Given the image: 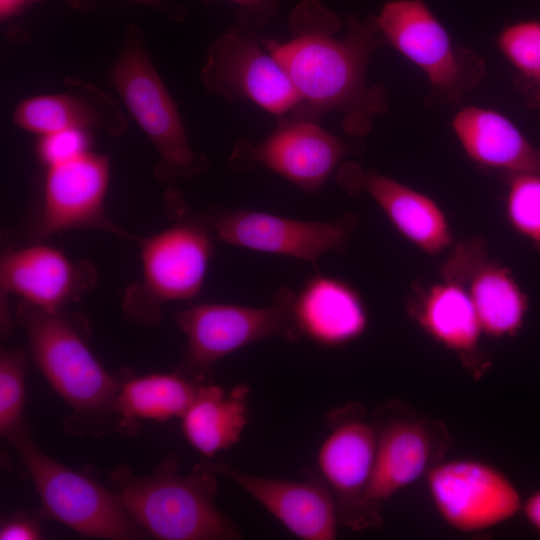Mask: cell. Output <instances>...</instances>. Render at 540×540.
I'll return each mask as SVG.
<instances>
[{"instance_id":"5bb4252c","label":"cell","mask_w":540,"mask_h":540,"mask_svg":"<svg viewBox=\"0 0 540 540\" xmlns=\"http://www.w3.org/2000/svg\"><path fill=\"white\" fill-rule=\"evenodd\" d=\"M432 501L448 525L481 531L517 514L522 503L513 482L496 468L475 460L434 466L427 475Z\"/></svg>"},{"instance_id":"83f0119b","label":"cell","mask_w":540,"mask_h":540,"mask_svg":"<svg viewBox=\"0 0 540 540\" xmlns=\"http://www.w3.org/2000/svg\"><path fill=\"white\" fill-rule=\"evenodd\" d=\"M496 43L520 74L540 80V20H520L503 27Z\"/></svg>"},{"instance_id":"d6986e66","label":"cell","mask_w":540,"mask_h":540,"mask_svg":"<svg viewBox=\"0 0 540 540\" xmlns=\"http://www.w3.org/2000/svg\"><path fill=\"white\" fill-rule=\"evenodd\" d=\"M478 242L458 246L447 261L444 274L466 288L483 332L493 337L515 334L522 326L527 300L511 273L485 259Z\"/></svg>"},{"instance_id":"8fae6325","label":"cell","mask_w":540,"mask_h":540,"mask_svg":"<svg viewBox=\"0 0 540 540\" xmlns=\"http://www.w3.org/2000/svg\"><path fill=\"white\" fill-rule=\"evenodd\" d=\"M108 155L84 152L46 167L42 195L29 234L34 242L75 230H97L137 240L105 211L109 186Z\"/></svg>"},{"instance_id":"e575fe53","label":"cell","mask_w":540,"mask_h":540,"mask_svg":"<svg viewBox=\"0 0 540 540\" xmlns=\"http://www.w3.org/2000/svg\"><path fill=\"white\" fill-rule=\"evenodd\" d=\"M538 82H539V97H540V80Z\"/></svg>"},{"instance_id":"ac0fdd59","label":"cell","mask_w":540,"mask_h":540,"mask_svg":"<svg viewBox=\"0 0 540 540\" xmlns=\"http://www.w3.org/2000/svg\"><path fill=\"white\" fill-rule=\"evenodd\" d=\"M12 120L16 126L40 136L76 129L117 137L129 125L112 96L93 84L72 77L64 79L62 92L20 101Z\"/></svg>"},{"instance_id":"d6a6232c","label":"cell","mask_w":540,"mask_h":540,"mask_svg":"<svg viewBox=\"0 0 540 540\" xmlns=\"http://www.w3.org/2000/svg\"><path fill=\"white\" fill-rule=\"evenodd\" d=\"M40 0H0V19L6 22L21 15L28 7Z\"/></svg>"},{"instance_id":"f546056e","label":"cell","mask_w":540,"mask_h":540,"mask_svg":"<svg viewBox=\"0 0 540 540\" xmlns=\"http://www.w3.org/2000/svg\"><path fill=\"white\" fill-rule=\"evenodd\" d=\"M211 1V0H203ZM237 7L238 25L258 32L277 13L282 0H223Z\"/></svg>"},{"instance_id":"2e32d148","label":"cell","mask_w":540,"mask_h":540,"mask_svg":"<svg viewBox=\"0 0 540 540\" xmlns=\"http://www.w3.org/2000/svg\"><path fill=\"white\" fill-rule=\"evenodd\" d=\"M335 179L349 194L372 198L393 226L422 251L437 254L452 244L448 220L429 196L355 161L343 162Z\"/></svg>"},{"instance_id":"3957f363","label":"cell","mask_w":540,"mask_h":540,"mask_svg":"<svg viewBox=\"0 0 540 540\" xmlns=\"http://www.w3.org/2000/svg\"><path fill=\"white\" fill-rule=\"evenodd\" d=\"M168 455L147 475L118 465L109 472L108 488L148 536L161 540H236L242 534L215 504L217 471L198 463L188 476L178 474Z\"/></svg>"},{"instance_id":"7402d4cb","label":"cell","mask_w":540,"mask_h":540,"mask_svg":"<svg viewBox=\"0 0 540 540\" xmlns=\"http://www.w3.org/2000/svg\"><path fill=\"white\" fill-rule=\"evenodd\" d=\"M295 316L302 335L325 347L357 339L368 325L360 294L347 282L321 274L308 279L296 293Z\"/></svg>"},{"instance_id":"30bf717a","label":"cell","mask_w":540,"mask_h":540,"mask_svg":"<svg viewBox=\"0 0 540 540\" xmlns=\"http://www.w3.org/2000/svg\"><path fill=\"white\" fill-rule=\"evenodd\" d=\"M203 87L227 101H248L278 118L299 105L296 90L281 63L258 32L238 24L209 46L200 71Z\"/></svg>"},{"instance_id":"836d02e7","label":"cell","mask_w":540,"mask_h":540,"mask_svg":"<svg viewBox=\"0 0 540 540\" xmlns=\"http://www.w3.org/2000/svg\"><path fill=\"white\" fill-rule=\"evenodd\" d=\"M523 512L527 521L540 532V490L533 493L524 503Z\"/></svg>"},{"instance_id":"4316f807","label":"cell","mask_w":540,"mask_h":540,"mask_svg":"<svg viewBox=\"0 0 540 540\" xmlns=\"http://www.w3.org/2000/svg\"><path fill=\"white\" fill-rule=\"evenodd\" d=\"M507 176L506 212L509 221L523 236L540 244V174Z\"/></svg>"},{"instance_id":"8992f818","label":"cell","mask_w":540,"mask_h":540,"mask_svg":"<svg viewBox=\"0 0 540 540\" xmlns=\"http://www.w3.org/2000/svg\"><path fill=\"white\" fill-rule=\"evenodd\" d=\"M295 297L282 287L264 307L203 303L178 312L175 323L187 342L179 372L203 383L219 360L245 346L274 337L299 341Z\"/></svg>"},{"instance_id":"7a4b0ae2","label":"cell","mask_w":540,"mask_h":540,"mask_svg":"<svg viewBox=\"0 0 540 540\" xmlns=\"http://www.w3.org/2000/svg\"><path fill=\"white\" fill-rule=\"evenodd\" d=\"M16 317L26 332L33 362L72 409L66 430L102 435L115 428L114 401L121 381L90 350L85 320L66 308L48 311L23 301Z\"/></svg>"},{"instance_id":"52a82bcc","label":"cell","mask_w":540,"mask_h":540,"mask_svg":"<svg viewBox=\"0 0 540 540\" xmlns=\"http://www.w3.org/2000/svg\"><path fill=\"white\" fill-rule=\"evenodd\" d=\"M7 441L32 479L43 517L56 520L82 536L112 540L148 538L108 487L43 453L26 426Z\"/></svg>"},{"instance_id":"484cf974","label":"cell","mask_w":540,"mask_h":540,"mask_svg":"<svg viewBox=\"0 0 540 540\" xmlns=\"http://www.w3.org/2000/svg\"><path fill=\"white\" fill-rule=\"evenodd\" d=\"M27 362L16 348L0 353V434L8 438L22 429Z\"/></svg>"},{"instance_id":"4fadbf2b","label":"cell","mask_w":540,"mask_h":540,"mask_svg":"<svg viewBox=\"0 0 540 540\" xmlns=\"http://www.w3.org/2000/svg\"><path fill=\"white\" fill-rule=\"evenodd\" d=\"M326 422L329 432L319 448L317 466L338 521L352 529L371 526L380 520L366 497L377 447L375 424L355 404L333 408Z\"/></svg>"},{"instance_id":"9c48e42d","label":"cell","mask_w":540,"mask_h":540,"mask_svg":"<svg viewBox=\"0 0 540 540\" xmlns=\"http://www.w3.org/2000/svg\"><path fill=\"white\" fill-rule=\"evenodd\" d=\"M363 149L361 143L331 134L319 121L289 114L278 118L275 128L260 143L238 139L228 164L235 173L262 165L298 188L317 193L346 157Z\"/></svg>"},{"instance_id":"4dcf8cb0","label":"cell","mask_w":540,"mask_h":540,"mask_svg":"<svg viewBox=\"0 0 540 540\" xmlns=\"http://www.w3.org/2000/svg\"><path fill=\"white\" fill-rule=\"evenodd\" d=\"M40 538L41 529L37 521L24 513H15L1 522V540H37Z\"/></svg>"},{"instance_id":"277c9868","label":"cell","mask_w":540,"mask_h":540,"mask_svg":"<svg viewBox=\"0 0 540 540\" xmlns=\"http://www.w3.org/2000/svg\"><path fill=\"white\" fill-rule=\"evenodd\" d=\"M176 221L147 237H138L140 278L125 290L122 301L124 318L137 324H158L162 306L190 300L201 292L216 240L200 213L185 209L180 196Z\"/></svg>"},{"instance_id":"9a60e30c","label":"cell","mask_w":540,"mask_h":540,"mask_svg":"<svg viewBox=\"0 0 540 540\" xmlns=\"http://www.w3.org/2000/svg\"><path fill=\"white\" fill-rule=\"evenodd\" d=\"M97 280L98 272L91 262L73 260L43 241L5 250L1 256L2 295L18 296L44 310L66 308L89 292Z\"/></svg>"},{"instance_id":"7c38bea8","label":"cell","mask_w":540,"mask_h":540,"mask_svg":"<svg viewBox=\"0 0 540 540\" xmlns=\"http://www.w3.org/2000/svg\"><path fill=\"white\" fill-rule=\"evenodd\" d=\"M200 214L216 240L315 267L329 252L345 253L358 226L352 213L332 221H304L248 209L209 208Z\"/></svg>"},{"instance_id":"cb8c5ba5","label":"cell","mask_w":540,"mask_h":540,"mask_svg":"<svg viewBox=\"0 0 540 540\" xmlns=\"http://www.w3.org/2000/svg\"><path fill=\"white\" fill-rule=\"evenodd\" d=\"M410 309L423 329L446 348L461 356L477 350L483 329L461 283L444 278L421 291Z\"/></svg>"},{"instance_id":"f1b7e54d","label":"cell","mask_w":540,"mask_h":540,"mask_svg":"<svg viewBox=\"0 0 540 540\" xmlns=\"http://www.w3.org/2000/svg\"><path fill=\"white\" fill-rule=\"evenodd\" d=\"M89 132L74 129L42 135L36 144V154L45 167L69 160L90 150Z\"/></svg>"},{"instance_id":"5b68a950","label":"cell","mask_w":540,"mask_h":540,"mask_svg":"<svg viewBox=\"0 0 540 540\" xmlns=\"http://www.w3.org/2000/svg\"><path fill=\"white\" fill-rule=\"evenodd\" d=\"M108 82L153 144L155 177L175 184L206 171L211 163L190 144L178 108L155 68L142 30L126 28Z\"/></svg>"},{"instance_id":"603a6c76","label":"cell","mask_w":540,"mask_h":540,"mask_svg":"<svg viewBox=\"0 0 540 540\" xmlns=\"http://www.w3.org/2000/svg\"><path fill=\"white\" fill-rule=\"evenodd\" d=\"M249 393L246 384L226 390L216 384L200 383L181 418L182 431L190 445L207 458L235 445L250 418Z\"/></svg>"},{"instance_id":"e0dca14e","label":"cell","mask_w":540,"mask_h":540,"mask_svg":"<svg viewBox=\"0 0 540 540\" xmlns=\"http://www.w3.org/2000/svg\"><path fill=\"white\" fill-rule=\"evenodd\" d=\"M218 474L237 483L294 536L302 540H334L338 516L330 490L321 477L301 481L273 479L212 462Z\"/></svg>"},{"instance_id":"44dd1931","label":"cell","mask_w":540,"mask_h":540,"mask_svg":"<svg viewBox=\"0 0 540 540\" xmlns=\"http://www.w3.org/2000/svg\"><path fill=\"white\" fill-rule=\"evenodd\" d=\"M378 419L374 423L376 455L366 497L379 517V506L384 501L417 481L426 471L431 461L432 440L419 420L381 416Z\"/></svg>"},{"instance_id":"d4e9b609","label":"cell","mask_w":540,"mask_h":540,"mask_svg":"<svg viewBox=\"0 0 540 540\" xmlns=\"http://www.w3.org/2000/svg\"><path fill=\"white\" fill-rule=\"evenodd\" d=\"M120 381L114 401L115 429L125 434L136 432L141 420L182 418L200 384L180 372L131 376Z\"/></svg>"},{"instance_id":"1f68e13d","label":"cell","mask_w":540,"mask_h":540,"mask_svg":"<svg viewBox=\"0 0 540 540\" xmlns=\"http://www.w3.org/2000/svg\"><path fill=\"white\" fill-rule=\"evenodd\" d=\"M66 4L79 10H89L95 5V0H63ZM151 7L164 14L172 21H181L186 15V8L181 4H173L166 0H131Z\"/></svg>"},{"instance_id":"ba28073f","label":"cell","mask_w":540,"mask_h":540,"mask_svg":"<svg viewBox=\"0 0 540 540\" xmlns=\"http://www.w3.org/2000/svg\"><path fill=\"white\" fill-rule=\"evenodd\" d=\"M375 18L385 43L416 66L447 99L459 100L483 78V59L454 45L424 0H389Z\"/></svg>"},{"instance_id":"ffe728a7","label":"cell","mask_w":540,"mask_h":540,"mask_svg":"<svg viewBox=\"0 0 540 540\" xmlns=\"http://www.w3.org/2000/svg\"><path fill=\"white\" fill-rule=\"evenodd\" d=\"M451 128L465 154L477 165L507 175L540 174V145L530 142L499 111L464 107L453 116Z\"/></svg>"},{"instance_id":"6da1fadb","label":"cell","mask_w":540,"mask_h":540,"mask_svg":"<svg viewBox=\"0 0 540 540\" xmlns=\"http://www.w3.org/2000/svg\"><path fill=\"white\" fill-rule=\"evenodd\" d=\"M285 41L263 37L287 72L299 98L293 116L319 121L342 114L350 136L369 134L376 117L387 111L386 92L368 86L366 71L373 52L386 44L375 16L350 15L340 34L338 14L318 0H302L292 10Z\"/></svg>"}]
</instances>
